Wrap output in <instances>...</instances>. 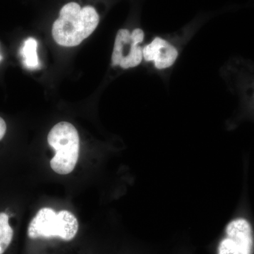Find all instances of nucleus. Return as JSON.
Returning a JSON list of instances; mask_svg holds the SVG:
<instances>
[{"label": "nucleus", "instance_id": "obj_1", "mask_svg": "<svg viewBox=\"0 0 254 254\" xmlns=\"http://www.w3.org/2000/svg\"><path fill=\"white\" fill-rule=\"evenodd\" d=\"M99 19V15L93 6L81 8L77 3H68L60 10L59 18L53 23V38L62 46H77L91 36Z\"/></svg>", "mask_w": 254, "mask_h": 254}, {"label": "nucleus", "instance_id": "obj_2", "mask_svg": "<svg viewBox=\"0 0 254 254\" xmlns=\"http://www.w3.org/2000/svg\"><path fill=\"white\" fill-rule=\"evenodd\" d=\"M48 143L55 150L50 166L59 175H68L74 170L79 156V136L71 124L63 122L50 130Z\"/></svg>", "mask_w": 254, "mask_h": 254}, {"label": "nucleus", "instance_id": "obj_3", "mask_svg": "<svg viewBox=\"0 0 254 254\" xmlns=\"http://www.w3.org/2000/svg\"><path fill=\"white\" fill-rule=\"evenodd\" d=\"M78 230L77 219L68 210L56 213L53 209L41 208L30 222L28 235L31 239L60 238L71 241Z\"/></svg>", "mask_w": 254, "mask_h": 254}, {"label": "nucleus", "instance_id": "obj_4", "mask_svg": "<svg viewBox=\"0 0 254 254\" xmlns=\"http://www.w3.org/2000/svg\"><path fill=\"white\" fill-rule=\"evenodd\" d=\"M254 252V230L252 222L243 216L232 219L225 227L218 254H253Z\"/></svg>", "mask_w": 254, "mask_h": 254}, {"label": "nucleus", "instance_id": "obj_5", "mask_svg": "<svg viewBox=\"0 0 254 254\" xmlns=\"http://www.w3.org/2000/svg\"><path fill=\"white\" fill-rule=\"evenodd\" d=\"M144 39V32L141 28L119 30L115 38L112 64L125 68H133L141 64L143 59V48L140 43Z\"/></svg>", "mask_w": 254, "mask_h": 254}, {"label": "nucleus", "instance_id": "obj_6", "mask_svg": "<svg viewBox=\"0 0 254 254\" xmlns=\"http://www.w3.org/2000/svg\"><path fill=\"white\" fill-rule=\"evenodd\" d=\"M178 50L171 43L157 37L143 48V58L153 62L155 68L163 70L171 67L178 58Z\"/></svg>", "mask_w": 254, "mask_h": 254}, {"label": "nucleus", "instance_id": "obj_7", "mask_svg": "<svg viewBox=\"0 0 254 254\" xmlns=\"http://www.w3.org/2000/svg\"><path fill=\"white\" fill-rule=\"evenodd\" d=\"M37 41L33 38H28L24 42L21 55L23 58V63L26 67L36 68L39 65L38 55H37Z\"/></svg>", "mask_w": 254, "mask_h": 254}, {"label": "nucleus", "instance_id": "obj_8", "mask_svg": "<svg viewBox=\"0 0 254 254\" xmlns=\"http://www.w3.org/2000/svg\"><path fill=\"white\" fill-rule=\"evenodd\" d=\"M14 236V230L10 226L7 214L0 213V254L4 253Z\"/></svg>", "mask_w": 254, "mask_h": 254}, {"label": "nucleus", "instance_id": "obj_9", "mask_svg": "<svg viewBox=\"0 0 254 254\" xmlns=\"http://www.w3.org/2000/svg\"><path fill=\"white\" fill-rule=\"evenodd\" d=\"M6 131V125L4 120L0 117V140L2 139Z\"/></svg>", "mask_w": 254, "mask_h": 254}, {"label": "nucleus", "instance_id": "obj_10", "mask_svg": "<svg viewBox=\"0 0 254 254\" xmlns=\"http://www.w3.org/2000/svg\"><path fill=\"white\" fill-rule=\"evenodd\" d=\"M1 60H2V56H1V54H0V62L1 61Z\"/></svg>", "mask_w": 254, "mask_h": 254}]
</instances>
